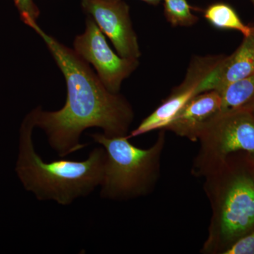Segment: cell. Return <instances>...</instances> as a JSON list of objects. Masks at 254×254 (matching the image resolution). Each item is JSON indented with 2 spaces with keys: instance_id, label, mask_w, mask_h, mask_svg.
Returning a JSON list of instances; mask_svg holds the SVG:
<instances>
[{
  "instance_id": "obj_4",
  "label": "cell",
  "mask_w": 254,
  "mask_h": 254,
  "mask_svg": "<svg viewBox=\"0 0 254 254\" xmlns=\"http://www.w3.org/2000/svg\"><path fill=\"white\" fill-rule=\"evenodd\" d=\"M104 148L106 158L100 196L113 200H127L149 194L160 174L165 133L162 131L148 148L132 144L128 136L109 137L104 133L90 135Z\"/></svg>"
},
{
  "instance_id": "obj_6",
  "label": "cell",
  "mask_w": 254,
  "mask_h": 254,
  "mask_svg": "<svg viewBox=\"0 0 254 254\" xmlns=\"http://www.w3.org/2000/svg\"><path fill=\"white\" fill-rule=\"evenodd\" d=\"M73 46L75 53L93 66L105 88L113 93H120L123 81L139 66V60L123 58L112 50L91 16L87 17L85 31L76 36Z\"/></svg>"
},
{
  "instance_id": "obj_9",
  "label": "cell",
  "mask_w": 254,
  "mask_h": 254,
  "mask_svg": "<svg viewBox=\"0 0 254 254\" xmlns=\"http://www.w3.org/2000/svg\"><path fill=\"white\" fill-rule=\"evenodd\" d=\"M199 93L201 92L197 87L180 83L174 88L162 104L145 118L135 129L132 130L127 136L131 138L155 130L165 129L187 103Z\"/></svg>"
},
{
  "instance_id": "obj_10",
  "label": "cell",
  "mask_w": 254,
  "mask_h": 254,
  "mask_svg": "<svg viewBox=\"0 0 254 254\" xmlns=\"http://www.w3.org/2000/svg\"><path fill=\"white\" fill-rule=\"evenodd\" d=\"M254 73V26L239 48L230 56L223 57L215 77L214 90L221 91L227 85Z\"/></svg>"
},
{
  "instance_id": "obj_16",
  "label": "cell",
  "mask_w": 254,
  "mask_h": 254,
  "mask_svg": "<svg viewBox=\"0 0 254 254\" xmlns=\"http://www.w3.org/2000/svg\"><path fill=\"white\" fill-rule=\"evenodd\" d=\"M108 1H123V0H108ZM142 1L147 3V4L157 6L163 0H141Z\"/></svg>"
},
{
  "instance_id": "obj_13",
  "label": "cell",
  "mask_w": 254,
  "mask_h": 254,
  "mask_svg": "<svg viewBox=\"0 0 254 254\" xmlns=\"http://www.w3.org/2000/svg\"><path fill=\"white\" fill-rule=\"evenodd\" d=\"M164 16L173 27H190L198 21L187 0H163Z\"/></svg>"
},
{
  "instance_id": "obj_12",
  "label": "cell",
  "mask_w": 254,
  "mask_h": 254,
  "mask_svg": "<svg viewBox=\"0 0 254 254\" xmlns=\"http://www.w3.org/2000/svg\"><path fill=\"white\" fill-rule=\"evenodd\" d=\"M205 20L213 27L220 30H233L248 36L254 26L246 25L232 6L224 2L209 5L204 11Z\"/></svg>"
},
{
  "instance_id": "obj_1",
  "label": "cell",
  "mask_w": 254,
  "mask_h": 254,
  "mask_svg": "<svg viewBox=\"0 0 254 254\" xmlns=\"http://www.w3.org/2000/svg\"><path fill=\"white\" fill-rule=\"evenodd\" d=\"M32 29L41 37L66 85V103L57 111H44L41 107L32 110L36 127L48 137L51 148L60 157L84 148L80 142L87 128L98 127L105 136L128 135L134 113L128 100L108 91L97 73L71 48L46 33L38 23Z\"/></svg>"
},
{
  "instance_id": "obj_11",
  "label": "cell",
  "mask_w": 254,
  "mask_h": 254,
  "mask_svg": "<svg viewBox=\"0 0 254 254\" xmlns=\"http://www.w3.org/2000/svg\"><path fill=\"white\" fill-rule=\"evenodd\" d=\"M221 97V112L244 109L254 99V73L227 85L218 92Z\"/></svg>"
},
{
  "instance_id": "obj_18",
  "label": "cell",
  "mask_w": 254,
  "mask_h": 254,
  "mask_svg": "<svg viewBox=\"0 0 254 254\" xmlns=\"http://www.w3.org/2000/svg\"><path fill=\"white\" fill-rule=\"evenodd\" d=\"M251 157V158H252V160H253V162L254 163V156H250Z\"/></svg>"
},
{
  "instance_id": "obj_2",
  "label": "cell",
  "mask_w": 254,
  "mask_h": 254,
  "mask_svg": "<svg viewBox=\"0 0 254 254\" xmlns=\"http://www.w3.org/2000/svg\"><path fill=\"white\" fill-rule=\"evenodd\" d=\"M32 112L20 128L16 175L25 190L39 200H54L68 205L76 198L91 194L101 185L106 153L103 147L95 148L81 161L61 160L46 163L35 150Z\"/></svg>"
},
{
  "instance_id": "obj_14",
  "label": "cell",
  "mask_w": 254,
  "mask_h": 254,
  "mask_svg": "<svg viewBox=\"0 0 254 254\" xmlns=\"http://www.w3.org/2000/svg\"><path fill=\"white\" fill-rule=\"evenodd\" d=\"M21 21L30 28L37 24L41 11L34 0H14Z\"/></svg>"
},
{
  "instance_id": "obj_3",
  "label": "cell",
  "mask_w": 254,
  "mask_h": 254,
  "mask_svg": "<svg viewBox=\"0 0 254 254\" xmlns=\"http://www.w3.org/2000/svg\"><path fill=\"white\" fill-rule=\"evenodd\" d=\"M203 177L212 215L201 253L223 254L254 230V163L250 155L246 163L231 155Z\"/></svg>"
},
{
  "instance_id": "obj_8",
  "label": "cell",
  "mask_w": 254,
  "mask_h": 254,
  "mask_svg": "<svg viewBox=\"0 0 254 254\" xmlns=\"http://www.w3.org/2000/svg\"><path fill=\"white\" fill-rule=\"evenodd\" d=\"M221 112V97L213 90L195 95L164 130L198 141L207 124Z\"/></svg>"
},
{
  "instance_id": "obj_5",
  "label": "cell",
  "mask_w": 254,
  "mask_h": 254,
  "mask_svg": "<svg viewBox=\"0 0 254 254\" xmlns=\"http://www.w3.org/2000/svg\"><path fill=\"white\" fill-rule=\"evenodd\" d=\"M200 148L193 160L191 173L203 177L231 155H254V115L241 109L220 113L200 133Z\"/></svg>"
},
{
  "instance_id": "obj_17",
  "label": "cell",
  "mask_w": 254,
  "mask_h": 254,
  "mask_svg": "<svg viewBox=\"0 0 254 254\" xmlns=\"http://www.w3.org/2000/svg\"><path fill=\"white\" fill-rule=\"evenodd\" d=\"M244 109L249 110V111H250L251 113H253L254 115V99Z\"/></svg>"
},
{
  "instance_id": "obj_7",
  "label": "cell",
  "mask_w": 254,
  "mask_h": 254,
  "mask_svg": "<svg viewBox=\"0 0 254 254\" xmlns=\"http://www.w3.org/2000/svg\"><path fill=\"white\" fill-rule=\"evenodd\" d=\"M84 12L113 43L123 58L138 59L141 53L130 16L129 6L124 1L81 0Z\"/></svg>"
},
{
  "instance_id": "obj_19",
  "label": "cell",
  "mask_w": 254,
  "mask_h": 254,
  "mask_svg": "<svg viewBox=\"0 0 254 254\" xmlns=\"http://www.w3.org/2000/svg\"><path fill=\"white\" fill-rule=\"evenodd\" d=\"M251 1H252V4H253L254 7V0H251Z\"/></svg>"
},
{
  "instance_id": "obj_15",
  "label": "cell",
  "mask_w": 254,
  "mask_h": 254,
  "mask_svg": "<svg viewBox=\"0 0 254 254\" xmlns=\"http://www.w3.org/2000/svg\"><path fill=\"white\" fill-rule=\"evenodd\" d=\"M223 254H254V230L233 242Z\"/></svg>"
}]
</instances>
